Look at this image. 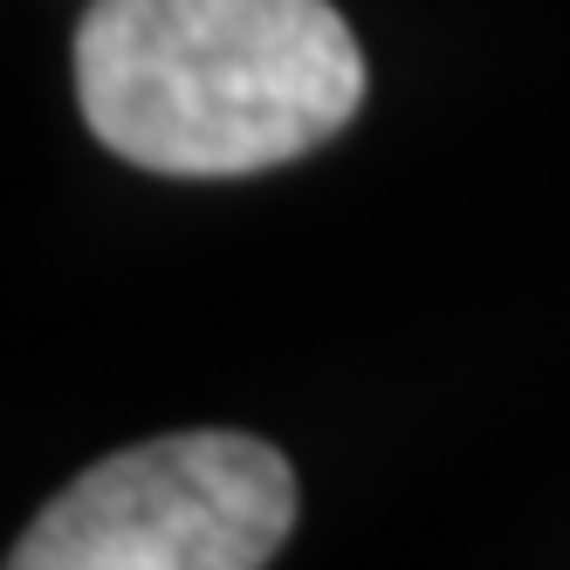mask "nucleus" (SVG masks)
Instances as JSON below:
<instances>
[{
  "label": "nucleus",
  "mask_w": 570,
  "mask_h": 570,
  "mask_svg": "<svg viewBox=\"0 0 570 570\" xmlns=\"http://www.w3.org/2000/svg\"><path fill=\"white\" fill-rule=\"evenodd\" d=\"M76 104L97 145L166 179H240L331 145L364 49L331 0H90Z\"/></svg>",
  "instance_id": "obj_1"
},
{
  "label": "nucleus",
  "mask_w": 570,
  "mask_h": 570,
  "mask_svg": "<svg viewBox=\"0 0 570 570\" xmlns=\"http://www.w3.org/2000/svg\"><path fill=\"white\" fill-rule=\"evenodd\" d=\"M296 529V474L248 433H166L83 468L8 570H262Z\"/></svg>",
  "instance_id": "obj_2"
}]
</instances>
